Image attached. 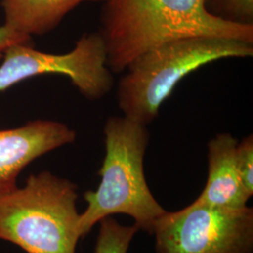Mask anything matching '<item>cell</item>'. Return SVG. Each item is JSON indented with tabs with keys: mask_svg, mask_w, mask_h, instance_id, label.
Returning a JSON list of instances; mask_svg holds the SVG:
<instances>
[{
	"mask_svg": "<svg viewBox=\"0 0 253 253\" xmlns=\"http://www.w3.org/2000/svg\"><path fill=\"white\" fill-rule=\"evenodd\" d=\"M99 32L113 73H124L139 55L175 39L216 37L253 43V26L217 18L204 0H106Z\"/></svg>",
	"mask_w": 253,
	"mask_h": 253,
	"instance_id": "obj_1",
	"label": "cell"
},
{
	"mask_svg": "<svg viewBox=\"0 0 253 253\" xmlns=\"http://www.w3.org/2000/svg\"><path fill=\"white\" fill-rule=\"evenodd\" d=\"M103 133L105 156L99 171L100 182L97 190L84 194L87 208L80 214L81 237L101 219L116 214L132 217L140 230L152 234L166 210L155 199L145 178L148 129L124 116L110 117Z\"/></svg>",
	"mask_w": 253,
	"mask_h": 253,
	"instance_id": "obj_2",
	"label": "cell"
},
{
	"mask_svg": "<svg viewBox=\"0 0 253 253\" xmlns=\"http://www.w3.org/2000/svg\"><path fill=\"white\" fill-rule=\"evenodd\" d=\"M253 55V42L234 39L188 37L167 41L126 67L118 83V107L125 118L147 126L188 74L217 60Z\"/></svg>",
	"mask_w": 253,
	"mask_h": 253,
	"instance_id": "obj_3",
	"label": "cell"
},
{
	"mask_svg": "<svg viewBox=\"0 0 253 253\" xmlns=\"http://www.w3.org/2000/svg\"><path fill=\"white\" fill-rule=\"evenodd\" d=\"M78 187L50 171L0 197V239L27 253H76Z\"/></svg>",
	"mask_w": 253,
	"mask_h": 253,
	"instance_id": "obj_4",
	"label": "cell"
},
{
	"mask_svg": "<svg viewBox=\"0 0 253 253\" xmlns=\"http://www.w3.org/2000/svg\"><path fill=\"white\" fill-rule=\"evenodd\" d=\"M156 253H253V209L193 201L154 225Z\"/></svg>",
	"mask_w": 253,
	"mask_h": 253,
	"instance_id": "obj_5",
	"label": "cell"
},
{
	"mask_svg": "<svg viewBox=\"0 0 253 253\" xmlns=\"http://www.w3.org/2000/svg\"><path fill=\"white\" fill-rule=\"evenodd\" d=\"M0 61V93L44 74L68 77L89 100L102 99L114 86L104 41L99 31L84 34L66 54H49L36 50L34 43H19L9 47Z\"/></svg>",
	"mask_w": 253,
	"mask_h": 253,
	"instance_id": "obj_6",
	"label": "cell"
},
{
	"mask_svg": "<svg viewBox=\"0 0 253 253\" xmlns=\"http://www.w3.org/2000/svg\"><path fill=\"white\" fill-rule=\"evenodd\" d=\"M76 132L63 122L36 119L0 129V197L15 190L21 172L35 160L73 144Z\"/></svg>",
	"mask_w": 253,
	"mask_h": 253,
	"instance_id": "obj_7",
	"label": "cell"
},
{
	"mask_svg": "<svg viewBox=\"0 0 253 253\" xmlns=\"http://www.w3.org/2000/svg\"><path fill=\"white\" fill-rule=\"evenodd\" d=\"M237 139L226 132L218 133L209 141L208 181L196 201L216 208L247 207L250 197L237 169Z\"/></svg>",
	"mask_w": 253,
	"mask_h": 253,
	"instance_id": "obj_8",
	"label": "cell"
},
{
	"mask_svg": "<svg viewBox=\"0 0 253 253\" xmlns=\"http://www.w3.org/2000/svg\"><path fill=\"white\" fill-rule=\"evenodd\" d=\"M85 1L106 0H1V6L6 26L33 37L54 30L69 12Z\"/></svg>",
	"mask_w": 253,
	"mask_h": 253,
	"instance_id": "obj_9",
	"label": "cell"
},
{
	"mask_svg": "<svg viewBox=\"0 0 253 253\" xmlns=\"http://www.w3.org/2000/svg\"><path fill=\"white\" fill-rule=\"evenodd\" d=\"M100 223L95 253H127L133 237L140 231L135 223L121 225L112 217L101 219Z\"/></svg>",
	"mask_w": 253,
	"mask_h": 253,
	"instance_id": "obj_10",
	"label": "cell"
},
{
	"mask_svg": "<svg viewBox=\"0 0 253 253\" xmlns=\"http://www.w3.org/2000/svg\"><path fill=\"white\" fill-rule=\"evenodd\" d=\"M208 12L227 22L253 26V0H204Z\"/></svg>",
	"mask_w": 253,
	"mask_h": 253,
	"instance_id": "obj_11",
	"label": "cell"
},
{
	"mask_svg": "<svg viewBox=\"0 0 253 253\" xmlns=\"http://www.w3.org/2000/svg\"><path fill=\"white\" fill-rule=\"evenodd\" d=\"M236 163L243 188L251 198L253 195V136L245 137L236 146Z\"/></svg>",
	"mask_w": 253,
	"mask_h": 253,
	"instance_id": "obj_12",
	"label": "cell"
},
{
	"mask_svg": "<svg viewBox=\"0 0 253 253\" xmlns=\"http://www.w3.org/2000/svg\"><path fill=\"white\" fill-rule=\"evenodd\" d=\"M19 43H33V39L19 33L5 24L0 26V60L9 47Z\"/></svg>",
	"mask_w": 253,
	"mask_h": 253,
	"instance_id": "obj_13",
	"label": "cell"
}]
</instances>
